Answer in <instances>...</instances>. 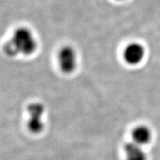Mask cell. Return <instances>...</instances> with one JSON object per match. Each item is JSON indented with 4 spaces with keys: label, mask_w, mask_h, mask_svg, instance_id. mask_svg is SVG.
I'll use <instances>...</instances> for the list:
<instances>
[{
    "label": "cell",
    "mask_w": 160,
    "mask_h": 160,
    "mask_svg": "<svg viewBox=\"0 0 160 160\" xmlns=\"http://www.w3.org/2000/svg\"><path fill=\"white\" fill-rule=\"evenodd\" d=\"M37 41L33 32L28 28L21 27L16 30L12 37L5 44L4 51L10 57L30 56L37 51Z\"/></svg>",
    "instance_id": "1"
},
{
    "label": "cell",
    "mask_w": 160,
    "mask_h": 160,
    "mask_svg": "<svg viewBox=\"0 0 160 160\" xmlns=\"http://www.w3.org/2000/svg\"><path fill=\"white\" fill-rule=\"evenodd\" d=\"M29 114V119L28 122V128L33 133H41L45 128L42 117L45 113V106L42 103L33 102L28 105L27 108Z\"/></svg>",
    "instance_id": "2"
},
{
    "label": "cell",
    "mask_w": 160,
    "mask_h": 160,
    "mask_svg": "<svg viewBox=\"0 0 160 160\" xmlns=\"http://www.w3.org/2000/svg\"><path fill=\"white\" fill-rule=\"evenodd\" d=\"M57 60L59 68L64 73L70 74L77 68V54L71 46L65 45L62 48L58 53Z\"/></svg>",
    "instance_id": "3"
},
{
    "label": "cell",
    "mask_w": 160,
    "mask_h": 160,
    "mask_svg": "<svg viewBox=\"0 0 160 160\" xmlns=\"http://www.w3.org/2000/svg\"><path fill=\"white\" fill-rule=\"evenodd\" d=\"M145 55V50L143 45L138 42L129 44L123 52L124 60L128 65H137L142 62Z\"/></svg>",
    "instance_id": "4"
},
{
    "label": "cell",
    "mask_w": 160,
    "mask_h": 160,
    "mask_svg": "<svg viewBox=\"0 0 160 160\" xmlns=\"http://www.w3.org/2000/svg\"><path fill=\"white\" fill-rule=\"evenodd\" d=\"M133 142L140 146L148 144L152 139V131L145 125H139L136 127L132 132Z\"/></svg>",
    "instance_id": "5"
},
{
    "label": "cell",
    "mask_w": 160,
    "mask_h": 160,
    "mask_svg": "<svg viewBox=\"0 0 160 160\" xmlns=\"http://www.w3.org/2000/svg\"><path fill=\"white\" fill-rule=\"evenodd\" d=\"M142 147L133 142L126 143L124 147L126 160H147V155Z\"/></svg>",
    "instance_id": "6"
},
{
    "label": "cell",
    "mask_w": 160,
    "mask_h": 160,
    "mask_svg": "<svg viewBox=\"0 0 160 160\" xmlns=\"http://www.w3.org/2000/svg\"><path fill=\"white\" fill-rule=\"evenodd\" d=\"M117 1H123V0H117Z\"/></svg>",
    "instance_id": "7"
}]
</instances>
